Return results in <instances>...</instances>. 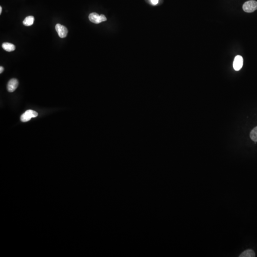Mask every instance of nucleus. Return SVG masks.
Segmentation results:
<instances>
[{"label": "nucleus", "instance_id": "obj_3", "mask_svg": "<svg viewBox=\"0 0 257 257\" xmlns=\"http://www.w3.org/2000/svg\"><path fill=\"white\" fill-rule=\"evenodd\" d=\"M55 29L60 37L64 38L67 36L68 30L64 25H61L60 24H57L55 26Z\"/></svg>", "mask_w": 257, "mask_h": 257}, {"label": "nucleus", "instance_id": "obj_6", "mask_svg": "<svg viewBox=\"0 0 257 257\" xmlns=\"http://www.w3.org/2000/svg\"><path fill=\"white\" fill-rule=\"evenodd\" d=\"M89 20L92 23L95 24H99L102 23L100 19V15L96 13H91L89 16Z\"/></svg>", "mask_w": 257, "mask_h": 257}, {"label": "nucleus", "instance_id": "obj_13", "mask_svg": "<svg viewBox=\"0 0 257 257\" xmlns=\"http://www.w3.org/2000/svg\"><path fill=\"white\" fill-rule=\"evenodd\" d=\"M4 71V67H2V66H1L0 67V73L2 74V73Z\"/></svg>", "mask_w": 257, "mask_h": 257}, {"label": "nucleus", "instance_id": "obj_2", "mask_svg": "<svg viewBox=\"0 0 257 257\" xmlns=\"http://www.w3.org/2000/svg\"><path fill=\"white\" fill-rule=\"evenodd\" d=\"M38 115V113L36 111L31 110H27L20 116V120L23 122H27L29 121L31 118H35Z\"/></svg>", "mask_w": 257, "mask_h": 257}, {"label": "nucleus", "instance_id": "obj_9", "mask_svg": "<svg viewBox=\"0 0 257 257\" xmlns=\"http://www.w3.org/2000/svg\"><path fill=\"white\" fill-rule=\"evenodd\" d=\"M255 253L253 250L249 249L245 250L240 254V257H255Z\"/></svg>", "mask_w": 257, "mask_h": 257}, {"label": "nucleus", "instance_id": "obj_12", "mask_svg": "<svg viewBox=\"0 0 257 257\" xmlns=\"http://www.w3.org/2000/svg\"><path fill=\"white\" fill-rule=\"evenodd\" d=\"M151 2L153 5H156L158 4L159 0H151Z\"/></svg>", "mask_w": 257, "mask_h": 257}, {"label": "nucleus", "instance_id": "obj_11", "mask_svg": "<svg viewBox=\"0 0 257 257\" xmlns=\"http://www.w3.org/2000/svg\"><path fill=\"white\" fill-rule=\"evenodd\" d=\"M100 19H101V22H105L107 20L106 17L103 14L100 15Z\"/></svg>", "mask_w": 257, "mask_h": 257}, {"label": "nucleus", "instance_id": "obj_4", "mask_svg": "<svg viewBox=\"0 0 257 257\" xmlns=\"http://www.w3.org/2000/svg\"><path fill=\"white\" fill-rule=\"evenodd\" d=\"M243 64V57L240 55H237L235 57L233 64L234 69L236 71L240 70Z\"/></svg>", "mask_w": 257, "mask_h": 257}, {"label": "nucleus", "instance_id": "obj_7", "mask_svg": "<svg viewBox=\"0 0 257 257\" xmlns=\"http://www.w3.org/2000/svg\"><path fill=\"white\" fill-rule=\"evenodd\" d=\"M2 47L5 51L8 52H11L15 50L14 45L9 42H4L2 43Z\"/></svg>", "mask_w": 257, "mask_h": 257}, {"label": "nucleus", "instance_id": "obj_10", "mask_svg": "<svg viewBox=\"0 0 257 257\" xmlns=\"http://www.w3.org/2000/svg\"><path fill=\"white\" fill-rule=\"evenodd\" d=\"M250 138L254 142H257V126L250 132Z\"/></svg>", "mask_w": 257, "mask_h": 257}, {"label": "nucleus", "instance_id": "obj_1", "mask_svg": "<svg viewBox=\"0 0 257 257\" xmlns=\"http://www.w3.org/2000/svg\"><path fill=\"white\" fill-rule=\"evenodd\" d=\"M243 9L246 13H252L257 10V2L252 0L246 2L243 5Z\"/></svg>", "mask_w": 257, "mask_h": 257}, {"label": "nucleus", "instance_id": "obj_14", "mask_svg": "<svg viewBox=\"0 0 257 257\" xmlns=\"http://www.w3.org/2000/svg\"><path fill=\"white\" fill-rule=\"evenodd\" d=\"M2 11V6L0 7V14H1Z\"/></svg>", "mask_w": 257, "mask_h": 257}, {"label": "nucleus", "instance_id": "obj_8", "mask_svg": "<svg viewBox=\"0 0 257 257\" xmlns=\"http://www.w3.org/2000/svg\"><path fill=\"white\" fill-rule=\"evenodd\" d=\"M34 17L33 16H29L26 17L23 21L24 25L26 26H31L34 23Z\"/></svg>", "mask_w": 257, "mask_h": 257}, {"label": "nucleus", "instance_id": "obj_5", "mask_svg": "<svg viewBox=\"0 0 257 257\" xmlns=\"http://www.w3.org/2000/svg\"><path fill=\"white\" fill-rule=\"evenodd\" d=\"M19 82L16 79H11L9 81L7 84V89L8 92H12L17 88L18 86Z\"/></svg>", "mask_w": 257, "mask_h": 257}]
</instances>
